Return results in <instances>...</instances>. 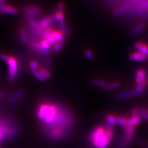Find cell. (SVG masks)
<instances>
[{"label":"cell","mask_w":148,"mask_h":148,"mask_svg":"<svg viewBox=\"0 0 148 148\" xmlns=\"http://www.w3.org/2000/svg\"><path fill=\"white\" fill-rule=\"evenodd\" d=\"M43 132L54 142L65 139L71 133L75 123L73 112L63 104L51 101L40 103L36 111Z\"/></svg>","instance_id":"obj_1"},{"label":"cell","mask_w":148,"mask_h":148,"mask_svg":"<svg viewBox=\"0 0 148 148\" xmlns=\"http://www.w3.org/2000/svg\"><path fill=\"white\" fill-rule=\"evenodd\" d=\"M114 137L112 131L104 126H97L91 130L88 134V141L95 148H107Z\"/></svg>","instance_id":"obj_2"},{"label":"cell","mask_w":148,"mask_h":148,"mask_svg":"<svg viewBox=\"0 0 148 148\" xmlns=\"http://www.w3.org/2000/svg\"><path fill=\"white\" fill-rule=\"evenodd\" d=\"M7 63L9 68V80L11 82H14L17 77L18 71V63L17 60L14 57H10Z\"/></svg>","instance_id":"obj_3"},{"label":"cell","mask_w":148,"mask_h":148,"mask_svg":"<svg viewBox=\"0 0 148 148\" xmlns=\"http://www.w3.org/2000/svg\"><path fill=\"white\" fill-rule=\"evenodd\" d=\"M128 118L122 115H116L114 114H109L106 117V122L114 125H119L122 128L127 125Z\"/></svg>","instance_id":"obj_4"},{"label":"cell","mask_w":148,"mask_h":148,"mask_svg":"<svg viewBox=\"0 0 148 148\" xmlns=\"http://www.w3.org/2000/svg\"><path fill=\"white\" fill-rule=\"evenodd\" d=\"M145 92V90H137L136 88L135 90L120 92L117 94L116 97L118 99L122 100V99L129 98L130 97L142 95H143Z\"/></svg>","instance_id":"obj_5"},{"label":"cell","mask_w":148,"mask_h":148,"mask_svg":"<svg viewBox=\"0 0 148 148\" xmlns=\"http://www.w3.org/2000/svg\"><path fill=\"white\" fill-rule=\"evenodd\" d=\"M45 32H46L48 35L52 36L54 38H55L58 42L64 43L65 41V36L61 32L55 30L51 27L48 28L45 30Z\"/></svg>","instance_id":"obj_6"},{"label":"cell","mask_w":148,"mask_h":148,"mask_svg":"<svg viewBox=\"0 0 148 148\" xmlns=\"http://www.w3.org/2000/svg\"><path fill=\"white\" fill-rule=\"evenodd\" d=\"M56 21L53 16H46L41 19L39 21L40 24V29L42 30H46L48 28L53 24V23Z\"/></svg>","instance_id":"obj_7"},{"label":"cell","mask_w":148,"mask_h":148,"mask_svg":"<svg viewBox=\"0 0 148 148\" xmlns=\"http://www.w3.org/2000/svg\"><path fill=\"white\" fill-rule=\"evenodd\" d=\"M147 70L144 68H141L138 69L136 73H135V81L137 85H139L143 80L147 79Z\"/></svg>","instance_id":"obj_8"},{"label":"cell","mask_w":148,"mask_h":148,"mask_svg":"<svg viewBox=\"0 0 148 148\" xmlns=\"http://www.w3.org/2000/svg\"><path fill=\"white\" fill-rule=\"evenodd\" d=\"M129 59L132 61L142 62L147 60L148 56L139 52H134L130 53L129 55Z\"/></svg>","instance_id":"obj_9"},{"label":"cell","mask_w":148,"mask_h":148,"mask_svg":"<svg viewBox=\"0 0 148 148\" xmlns=\"http://www.w3.org/2000/svg\"><path fill=\"white\" fill-rule=\"evenodd\" d=\"M25 92L23 90H18L13 93L12 95L8 99V103L10 104H15L17 103L20 99L23 97V96L25 95Z\"/></svg>","instance_id":"obj_10"},{"label":"cell","mask_w":148,"mask_h":148,"mask_svg":"<svg viewBox=\"0 0 148 148\" xmlns=\"http://www.w3.org/2000/svg\"><path fill=\"white\" fill-rule=\"evenodd\" d=\"M135 48L137 52L143 53L148 56V45L142 42H137L134 45Z\"/></svg>","instance_id":"obj_11"},{"label":"cell","mask_w":148,"mask_h":148,"mask_svg":"<svg viewBox=\"0 0 148 148\" xmlns=\"http://www.w3.org/2000/svg\"><path fill=\"white\" fill-rule=\"evenodd\" d=\"M40 49L41 51L45 53L46 55H48L50 52L51 43L49 42L47 40L43 39L40 42Z\"/></svg>","instance_id":"obj_12"},{"label":"cell","mask_w":148,"mask_h":148,"mask_svg":"<svg viewBox=\"0 0 148 148\" xmlns=\"http://www.w3.org/2000/svg\"><path fill=\"white\" fill-rule=\"evenodd\" d=\"M145 23L143 21L140 22L131 30L132 35H136L139 34L145 28Z\"/></svg>","instance_id":"obj_13"},{"label":"cell","mask_w":148,"mask_h":148,"mask_svg":"<svg viewBox=\"0 0 148 148\" xmlns=\"http://www.w3.org/2000/svg\"><path fill=\"white\" fill-rule=\"evenodd\" d=\"M25 18L29 21V22L32 25V27H33L35 29H40V24L39 22L38 21L34 18V17H32V16H28L25 14Z\"/></svg>","instance_id":"obj_14"},{"label":"cell","mask_w":148,"mask_h":148,"mask_svg":"<svg viewBox=\"0 0 148 148\" xmlns=\"http://www.w3.org/2000/svg\"><path fill=\"white\" fill-rule=\"evenodd\" d=\"M120 84L119 82H111L109 84H106V85L102 88L104 90H115L119 88Z\"/></svg>","instance_id":"obj_15"},{"label":"cell","mask_w":148,"mask_h":148,"mask_svg":"<svg viewBox=\"0 0 148 148\" xmlns=\"http://www.w3.org/2000/svg\"><path fill=\"white\" fill-rule=\"evenodd\" d=\"M59 26L60 29V32H62V34L64 35V36H68L70 34V30L66 26V24L65 23V21H63L59 23Z\"/></svg>","instance_id":"obj_16"},{"label":"cell","mask_w":148,"mask_h":148,"mask_svg":"<svg viewBox=\"0 0 148 148\" xmlns=\"http://www.w3.org/2000/svg\"><path fill=\"white\" fill-rule=\"evenodd\" d=\"M90 84L93 86L95 87H103L106 85V82L104 79H92L90 81Z\"/></svg>","instance_id":"obj_17"},{"label":"cell","mask_w":148,"mask_h":148,"mask_svg":"<svg viewBox=\"0 0 148 148\" xmlns=\"http://www.w3.org/2000/svg\"><path fill=\"white\" fill-rule=\"evenodd\" d=\"M37 70L45 79H49L51 78V74L46 68L43 67H39Z\"/></svg>","instance_id":"obj_18"},{"label":"cell","mask_w":148,"mask_h":148,"mask_svg":"<svg viewBox=\"0 0 148 148\" xmlns=\"http://www.w3.org/2000/svg\"><path fill=\"white\" fill-rule=\"evenodd\" d=\"M53 16L55 21H58L59 23L64 21L65 14H64L63 12L56 11Z\"/></svg>","instance_id":"obj_19"},{"label":"cell","mask_w":148,"mask_h":148,"mask_svg":"<svg viewBox=\"0 0 148 148\" xmlns=\"http://www.w3.org/2000/svg\"><path fill=\"white\" fill-rule=\"evenodd\" d=\"M5 13H7L8 14L15 16L18 13V10L14 7H12L11 5H5Z\"/></svg>","instance_id":"obj_20"},{"label":"cell","mask_w":148,"mask_h":148,"mask_svg":"<svg viewBox=\"0 0 148 148\" xmlns=\"http://www.w3.org/2000/svg\"><path fill=\"white\" fill-rule=\"evenodd\" d=\"M41 35L44 38V39L47 40L51 44H56V43L58 42V41L55 38H54L52 36L48 35L45 31H43Z\"/></svg>","instance_id":"obj_21"},{"label":"cell","mask_w":148,"mask_h":148,"mask_svg":"<svg viewBox=\"0 0 148 148\" xmlns=\"http://www.w3.org/2000/svg\"><path fill=\"white\" fill-rule=\"evenodd\" d=\"M20 37L21 38V41L24 43H27L29 42V39L27 38V32L24 29H21L20 30Z\"/></svg>","instance_id":"obj_22"},{"label":"cell","mask_w":148,"mask_h":148,"mask_svg":"<svg viewBox=\"0 0 148 148\" xmlns=\"http://www.w3.org/2000/svg\"><path fill=\"white\" fill-rule=\"evenodd\" d=\"M22 10L25 13V14L28 16H32V17H35L36 16V14L34 13L29 7L24 6L22 8Z\"/></svg>","instance_id":"obj_23"},{"label":"cell","mask_w":148,"mask_h":148,"mask_svg":"<svg viewBox=\"0 0 148 148\" xmlns=\"http://www.w3.org/2000/svg\"><path fill=\"white\" fill-rule=\"evenodd\" d=\"M130 8V5H126V6L122 7L121 8H120V9H119V10H117L115 11V14L116 15H120V14H122L126 12Z\"/></svg>","instance_id":"obj_24"},{"label":"cell","mask_w":148,"mask_h":148,"mask_svg":"<svg viewBox=\"0 0 148 148\" xmlns=\"http://www.w3.org/2000/svg\"><path fill=\"white\" fill-rule=\"evenodd\" d=\"M32 75L37 79H38L39 81H41V82H44L45 81L46 79L43 77L40 74V73L38 71V70H33L32 71Z\"/></svg>","instance_id":"obj_25"},{"label":"cell","mask_w":148,"mask_h":148,"mask_svg":"<svg viewBox=\"0 0 148 148\" xmlns=\"http://www.w3.org/2000/svg\"><path fill=\"white\" fill-rule=\"evenodd\" d=\"M63 43L58 42L56 43V44H54L53 48V51L55 52H58L63 48Z\"/></svg>","instance_id":"obj_26"},{"label":"cell","mask_w":148,"mask_h":148,"mask_svg":"<svg viewBox=\"0 0 148 148\" xmlns=\"http://www.w3.org/2000/svg\"><path fill=\"white\" fill-rule=\"evenodd\" d=\"M148 79H145L144 80H143L139 85H137L136 88L137 90H145V87L148 85Z\"/></svg>","instance_id":"obj_27"},{"label":"cell","mask_w":148,"mask_h":148,"mask_svg":"<svg viewBox=\"0 0 148 148\" xmlns=\"http://www.w3.org/2000/svg\"><path fill=\"white\" fill-rule=\"evenodd\" d=\"M29 7L32 9L34 13H35L36 14H40L42 13V10L38 7V6L34 5H29Z\"/></svg>","instance_id":"obj_28"},{"label":"cell","mask_w":148,"mask_h":148,"mask_svg":"<svg viewBox=\"0 0 148 148\" xmlns=\"http://www.w3.org/2000/svg\"><path fill=\"white\" fill-rule=\"evenodd\" d=\"M30 68L32 69V71L36 70L39 68V63L37 60H33L30 63Z\"/></svg>","instance_id":"obj_29"},{"label":"cell","mask_w":148,"mask_h":148,"mask_svg":"<svg viewBox=\"0 0 148 148\" xmlns=\"http://www.w3.org/2000/svg\"><path fill=\"white\" fill-rule=\"evenodd\" d=\"M84 53H85V56H86V57L88 59L92 60L94 58V57H95L94 54L90 49L85 50Z\"/></svg>","instance_id":"obj_30"},{"label":"cell","mask_w":148,"mask_h":148,"mask_svg":"<svg viewBox=\"0 0 148 148\" xmlns=\"http://www.w3.org/2000/svg\"><path fill=\"white\" fill-rule=\"evenodd\" d=\"M5 0H0V13L4 14L5 13Z\"/></svg>","instance_id":"obj_31"},{"label":"cell","mask_w":148,"mask_h":148,"mask_svg":"<svg viewBox=\"0 0 148 148\" xmlns=\"http://www.w3.org/2000/svg\"><path fill=\"white\" fill-rule=\"evenodd\" d=\"M56 9H57V11L63 12L64 10L65 9V5L62 2H59L58 5H57Z\"/></svg>","instance_id":"obj_32"},{"label":"cell","mask_w":148,"mask_h":148,"mask_svg":"<svg viewBox=\"0 0 148 148\" xmlns=\"http://www.w3.org/2000/svg\"><path fill=\"white\" fill-rule=\"evenodd\" d=\"M10 57V56H8V55L4 54V53H0V59H2V60L5 61V62H7L8 61Z\"/></svg>","instance_id":"obj_33"},{"label":"cell","mask_w":148,"mask_h":148,"mask_svg":"<svg viewBox=\"0 0 148 148\" xmlns=\"http://www.w3.org/2000/svg\"><path fill=\"white\" fill-rule=\"evenodd\" d=\"M140 117H141L142 120H148V114L143 115Z\"/></svg>","instance_id":"obj_34"},{"label":"cell","mask_w":148,"mask_h":148,"mask_svg":"<svg viewBox=\"0 0 148 148\" xmlns=\"http://www.w3.org/2000/svg\"><path fill=\"white\" fill-rule=\"evenodd\" d=\"M4 97V94L0 91V98H2Z\"/></svg>","instance_id":"obj_35"},{"label":"cell","mask_w":148,"mask_h":148,"mask_svg":"<svg viewBox=\"0 0 148 148\" xmlns=\"http://www.w3.org/2000/svg\"></svg>","instance_id":"obj_36"}]
</instances>
